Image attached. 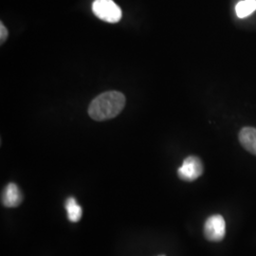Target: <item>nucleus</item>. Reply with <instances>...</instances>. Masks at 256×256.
Returning a JSON list of instances; mask_svg holds the SVG:
<instances>
[{"label": "nucleus", "instance_id": "nucleus-1", "mask_svg": "<svg viewBox=\"0 0 256 256\" xmlns=\"http://www.w3.org/2000/svg\"><path fill=\"white\" fill-rule=\"evenodd\" d=\"M126 106V97L119 92H108L97 96L88 108L90 118L95 120H106L118 116Z\"/></svg>", "mask_w": 256, "mask_h": 256}, {"label": "nucleus", "instance_id": "nucleus-2", "mask_svg": "<svg viewBox=\"0 0 256 256\" xmlns=\"http://www.w3.org/2000/svg\"><path fill=\"white\" fill-rule=\"evenodd\" d=\"M92 10L98 18L108 23H117L122 18V10L113 0H95Z\"/></svg>", "mask_w": 256, "mask_h": 256}, {"label": "nucleus", "instance_id": "nucleus-3", "mask_svg": "<svg viewBox=\"0 0 256 256\" xmlns=\"http://www.w3.org/2000/svg\"><path fill=\"white\" fill-rule=\"evenodd\" d=\"M203 174V165L202 160L194 156L186 158L182 165L178 168V174L185 182H194Z\"/></svg>", "mask_w": 256, "mask_h": 256}, {"label": "nucleus", "instance_id": "nucleus-4", "mask_svg": "<svg viewBox=\"0 0 256 256\" xmlns=\"http://www.w3.org/2000/svg\"><path fill=\"white\" fill-rule=\"evenodd\" d=\"M226 223L224 218L220 216H212L206 220L204 225L205 238L212 242H218L225 238Z\"/></svg>", "mask_w": 256, "mask_h": 256}, {"label": "nucleus", "instance_id": "nucleus-5", "mask_svg": "<svg viewBox=\"0 0 256 256\" xmlns=\"http://www.w3.org/2000/svg\"><path fill=\"white\" fill-rule=\"evenodd\" d=\"M22 202V194L19 190L18 187L14 183L8 184L2 196V202L6 207H16Z\"/></svg>", "mask_w": 256, "mask_h": 256}, {"label": "nucleus", "instance_id": "nucleus-6", "mask_svg": "<svg viewBox=\"0 0 256 256\" xmlns=\"http://www.w3.org/2000/svg\"><path fill=\"white\" fill-rule=\"evenodd\" d=\"M239 140L247 151L256 156V128H243L239 133Z\"/></svg>", "mask_w": 256, "mask_h": 256}, {"label": "nucleus", "instance_id": "nucleus-7", "mask_svg": "<svg viewBox=\"0 0 256 256\" xmlns=\"http://www.w3.org/2000/svg\"><path fill=\"white\" fill-rule=\"evenodd\" d=\"M66 209L68 212V220L72 222H77L81 220L82 208L78 205L74 198H68L66 202Z\"/></svg>", "mask_w": 256, "mask_h": 256}, {"label": "nucleus", "instance_id": "nucleus-8", "mask_svg": "<svg viewBox=\"0 0 256 256\" xmlns=\"http://www.w3.org/2000/svg\"><path fill=\"white\" fill-rule=\"evenodd\" d=\"M256 10V0H243L238 2L236 12L239 18H245Z\"/></svg>", "mask_w": 256, "mask_h": 256}, {"label": "nucleus", "instance_id": "nucleus-9", "mask_svg": "<svg viewBox=\"0 0 256 256\" xmlns=\"http://www.w3.org/2000/svg\"><path fill=\"white\" fill-rule=\"evenodd\" d=\"M8 37V30L3 25V23L0 24V40L1 44H3Z\"/></svg>", "mask_w": 256, "mask_h": 256}]
</instances>
